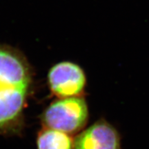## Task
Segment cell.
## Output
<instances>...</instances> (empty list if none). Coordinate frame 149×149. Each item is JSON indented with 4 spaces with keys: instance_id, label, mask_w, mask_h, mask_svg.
I'll use <instances>...</instances> for the list:
<instances>
[{
    "instance_id": "cell-5",
    "label": "cell",
    "mask_w": 149,
    "mask_h": 149,
    "mask_svg": "<svg viewBox=\"0 0 149 149\" xmlns=\"http://www.w3.org/2000/svg\"><path fill=\"white\" fill-rule=\"evenodd\" d=\"M73 144L70 135L49 128H43L37 138V149H73Z\"/></svg>"
},
{
    "instance_id": "cell-4",
    "label": "cell",
    "mask_w": 149,
    "mask_h": 149,
    "mask_svg": "<svg viewBox=\"0 0 149 149\" xmlns=\"http://www.w3.org/2000/svg\"><path fill=\"white\" fill-rule=\"evenodd\" d=\"M73 149H121L120 133L107 121L100 120L76 137Z\"/></svg>"
},
{
    "instance_id": "cell-1",
    "label": "cell",
    "mask_w": 149,
    "mask_h": 149,
    "mask_svg": "<svg viewBox=\"0 0 149 149\" xmlns=\"http://www.w3.org/2000/svg\"><path fill=\"white\" fill-rule=\"evenodd\" d=\"M31 81L29 69L21 56L0 47V132L22 120Z\"/></svg>"
},
{
    "instance_id": "cell-3",
    "label": "cell",
    "mask_w": 149,
    "mask_h": 149,
    "mask_svg": "<svg viewBox=\"0 0 149 149\" xmlns=\"http://www.w3.org/2000/svg\"><path fill=\"white\" fill-rule=\"evenodd\" d=\"M48 80L52 93L59 98L78 97L86 82L83 70L69 61L55 65L48 72Z\"/></svg>"
},
{
    "instance_id": "cell-2",
    "label": "cell",
    "mask_w": 149,
    "mask_h": 149,
    "mask_svg": "<svg viewBox=\"0 0 149 149\" xmlns=\"http://www.w3.org/2000/svg\"><path fill=\"white\" fill-rule=\"evenodd\" d=\"M88 108L82 97L60 98L50 104L42 115L46 128L68 135L77 133L86 125Z\"/></svg>"
}]
</instances>
